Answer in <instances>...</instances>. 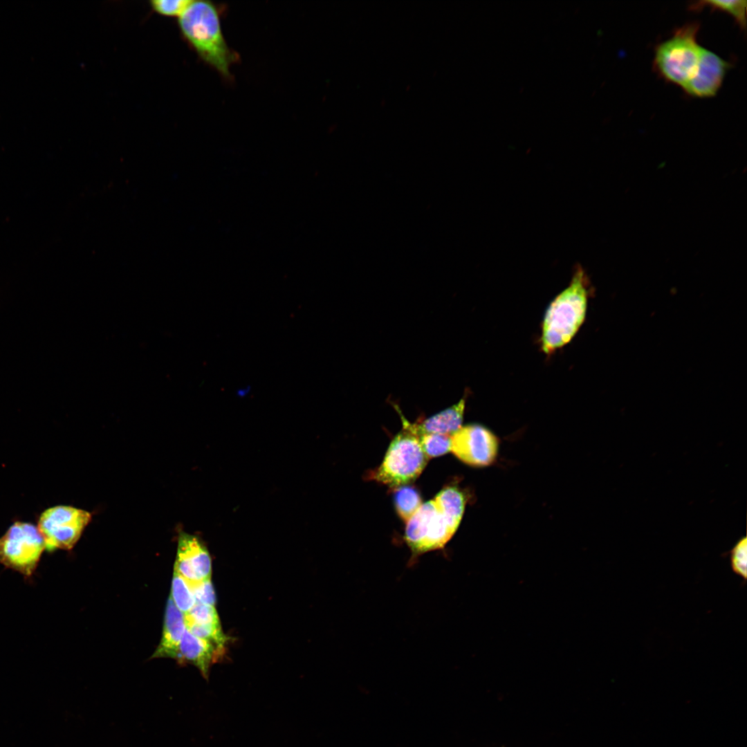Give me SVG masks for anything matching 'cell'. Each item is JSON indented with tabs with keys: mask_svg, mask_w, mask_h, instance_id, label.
Instances as JSON below:
<instances>
[{
	"mask_svg": "<svg viewBox=\"0 0 747 747\" xmlns=\"http://www.w3.org/2000/svg\"><path fill=\"white\" fill-rule=\"evenodd\" d=\"M191 0H152L149 2L152 10L167 17H179Z\"/></svg>",
	"mask_w": 747,
	"mask_h": 747,
	"instance_id": "cell-21",
	"label": "cell"
},
{
	"mask_svg": "<svg viewBox=\"0 0 747 747\" xmlns=\"http://www.w3.org/2000/svg\"><path fill=\"white\" fill-rule=\"evenodd\" d=\"M746 0L734 1H700L691 4L692 10H701L706 7L711 10L723 11L733 17L739 26L745 29L746 26Z\"/></svg>",
	"mask_w": 747,
	"mask_h": 747,
	"instance_id": "cell-16",
	"label": "cell"
},
{
	"mask_svg": "<svg viewBox=\"0 0 747 747\" xmlns=\"http://www.w3.org/2000/svg\"><path fill=\"white\" fill-rule=\"evenodd\" d=\"M450 452L474 467L491 465L497 459L499 441L487 427L479 424L462 426L450 436Z\"/></svg>",
	"mask_w": 747,
	"mask_h": 747,
	"instance_id": "cell-8",
	"label": "cell"
},
{
	"mask_svg": "<svg viewBox=\"0 0 747 747\" xmlns=\"http://www.w3.org/2000/svg\"><path fill=\"white\" fill-rule=\"evenodd\" d=\"M189 585L194 594L196 603L214 607L216 596L210 579L189 584Z\"/></svg>",
	"mask_w": 747,
	"mask_h": 747,
	"instance_id": "cell-23",
	"label": "cell"
},
{
	"mask_svg": "<svg viewBox=\"0 0 747 747\" xmlns=\"http://www.w3.org/2000/svg\"><path fill=\"white\" fill-rule=\"evenodd\" d=\"M466 402L465 395L457 403L418 423H412L403 416V427L418 437L423 434L451 436L462 427Z\"/></svg>",
	"mask_w": 747,
	"mask_h": 747,
	"instance_id": "cell-11",
	"label": "cell"
},
{
	"mask_svg": "<svg viewBox=\"0 0 747 747\" xmlns=\"http://www.w3.org/2000/svg\"><path fill=\"white\" fill-rule=\"evenodd\" d=\"M222 652L210 643L194 636L186 629L175 659L181 664L191 663L196 666L206 678L210 665L221 656Z\"/></svg>",
	"mask_w": 747,
	"mask_h": 747,
	"instance_id": "cell-12",
	"label": "cell"
},
{
	"mask_svg": "<svg viewBox=\"0 0 747 747\" xmlns=\"http://www.w3.org/2000/svg\"><path fill=\"white\" fill-rule=\"evenodd\" d=\"M428 459L418 436L403 428L391 441L382 463L369 477L391 488L408 485L421 474Z\"/></svg>",
	"mask_w": 747,
	"mask_h": 747,
	"instance_id": "cell-4",
	"label": "cell"
},
{
	"mask_svg": "<svg viewBox=\"0 0 747 747\" xmlns=\"http://www.w3.org/2000/svg\"><path fill=\"white\" fill-rule=\"evenodd\" d=\"M185 629L184 614L175 606L169 597L165 611L162 638L152 657L175 658Z\"/></svg>",
	"mask_w": 747,
	"mask_h": 747,
	"instance_id": "cell-13",
	"label": "cell"
},
{
	"mask_svg": "<svg viewBox=\"0 0 747 747\" xmlns=\"http://www.w3.org/2000/svg\"><path fill=\"white\" fill-rule=\"evenodd\" d=\"M730 564L732 570L738 575L746 579L747 565V540L741 538L730 551Z\"/></svg>",
	"mask_w": 747,
	"mask_h": 747,
	"instance_id": "cell-22",
	"label": "cell"
},
{
	"mask_svg": "<svg viewBox=\"0 0 747 747\" xmlns=\"http://www.w3.org/2000/svg\"><path fill=\"white\" fill-rule=\"evenodd\" d=\"M697 22L685 24L655 49L654 67L666 81L683 88L694 75L702 47L697 43Z\"/></svg>",
	"mask_w": 747,
	"mask_h": 747,
	"instance_id": "cell-3",
	"label": "cell"
},
{
	"mask_svg": "<svg viewBox=\"0 0 747 747\" xmlns=\"http://www.w3.org/2000/svg\"><path fill=\"white\" fill-rule=\"evenodd\" d=\"M459 524L434 499L422 504L407 522L405 531V541L412 552L411 564L423 553L443 548Z\"/></svg>",
	"mask_w": 747,
	"mask_h": 747,
	"instance_id": "cell-5",
	"label": "cell"
},
{
	"mask_svg": "<svg viewBox=\"0 0 747 747\" xmlns=\"http://www.w3.org/2000/svg\"><path fill=\"white\" fill-rule=\"evenodd\" d=\"M91 520V514L70 506H56L45 510L39 516L37 528L46 548L71 549Z\"/></svg>",
	"mask_w": 747,
	"mask_h": 747,
	"instance_id": "cell-7",
	"label": "cell"
},
{
	"mask_svg": "<svg viewBox=\"0 0 747 747\" xmlns=\"http://www.w3.org/2000/svg\"><path fill=\"white\" fill-rule=\"evenodd\" d=\"M422 449L428 459L450 452V436L441 434H423L419 436Z\"/></svg>",
	"mask_w": 747,
	"mask_h": 747,
	"instance_id": "cell-19",
	"label": "cell"
},
{
	"mask_svg": "<svg viewBox=\"0 0 747 747\" xmlns=\"http://www.w3.org/2000/svg\"><path fill=\"white\" fill-rule=\"evenodd\" d=\"M171 595L170 598L175 606L183 614L190 611L196 604L189 584L176 571L174 573Z\"/></svg>",
	"mask_w": 747,
	"mask_h": 747,
	"instance_id": "cell-17",
	"label": "cell"
},
{
	"mask_svg": "<svg viewBox=\"0 0 747 747\" xmlns=\"http://www.w3.org/2000/svg\"><path fill=\"white\" fill-rule=\"evenodd\" d=\"M434 499L448 515L461 522L465 511L466 498L459 488L455 486L445 487Z\"/></svg>",
	"mask_w": 747,
	"mask_h": 747,
	"instance_id": "cell-14",
	"label": "cell"
},
{
	"mask_svg": "<svg viewBox=\"0 0 747 747\" xmlns=\"http://www.w3.org/2000/svg\"><path fill=\"white\" fill-rule=\"evenodd\" d=\"M394 501L399 517L407 522L422 504L418 490L414 486L405 485L395 488Z\"/></svg>",
	"mask_w": 747,
	"mask_h": 747,
	"instance_id": "cell-15",
	"label": "cell"
},
{
	"mask_svg": "<svg viewBox=\"0 0 747 747\" xmlns=\"http://www.w3.org/2000/svg\"><path fill=\"white\" fill-rule=\"evenodd\" d=\"M44 549L45 542L37 526L16 522L0 537V563L29 576L37 568Z\"/></svg>",
	"mask_w": 747,
	"mask_h": 747,
	"instance_id": "cell-6",
	"label": "cell"
},
{
	"mask_svg": "<svg viewBox=\"0 0 747 747\" xmlns=\"http://www.w3.org/2000/svg\"><path fill=\"white\" fill-rule=\"evenodd\" d=\"M185 622L208 625L220 624L216 611L213 606L196 603L184 614Z\"/></svg>",
	"mask_w": 747,
	"mask_h": 747,
	"instance_id": "cell-20",
	"label": "cell"
},
{
	"mask_svg": "<svg viewBox=\"0 0 747 747\" xmlns=\"http://www.w3.org/2000/svg\"><path fill=\"white\" fill-rule=\"evenodd\" d=\"M183 38L199 57L225 77L237 55L223 37L216 6L208 1H192L178 18Z\"/></svg>",
	"mask_w": 747,
	"mask_h": 747,
	"instance_id": "cell-2",
	"label": "cell"
},
{
	"mask_svg": "<svg viewBox=\"0 0 747 747\" xmlns=\"http://www.w3.org/2000/svg\"><path fill=\"white\" fill-rule=\"evenodd\" d=\"M591 283L584 270L578 266L569 286L548 306L542 323V351L551 354L568 344L584 322Z\"/></svg>",
	"mask_w": 747,
	"mask_h": 747,
	"instance_id": "cell-1",
	"label": "cell"
},
{
	"mask_svg": "<svg viewBox=\"0 0 747 747\" xmlns=\"http://www.w3.org/2000/svg\"><path fill=\"white\" fill-rule=\"evenodd\" d=\"M250 392V387L249 386L244 387H239L237 389L236 393L239 397H244Z\"/></svg>",
	"mask_w": 747,
	"mask_h": 747,
	"instance_id": "cell-24",
	"label": "cell"
},
{
	"mask_svg": "<svg viewBox=\"0 0 747 747\" xmlns=\"http://www.w3.org/2000/svg\"><path fill=\"white\" fill-rule=\"evenodd\" d=\"M730 66L719 55L702 47L695 72L682 89L693 97H712L721 88Z\"/></svg>",
	"mask_w": 747,
	"mask_h": 747,
	"instance_id": "cell-10",
	"label": "cell"
},
{
	"mask_svg": "<svg viewBox=\"0 0 747 747\" xmlns=\"http://www.w3.org/2000/svg\"><path fill=\"white\" fill-rule=\"evenodd\" d=\"M185 626L192 634L210 643L223 652L227 638L222 632L220 624L201 625L185 622Z\"/></svg>",
	"mask_w": 747,
	"mask_h": 747,
	"instance_id": "cell-18",
	"label": "cell"
},
{
	"mask_svg": "<svg viewBox=\"0 0 747 747\" xmlns=\"http://www.w3.org/2000/svg\"><path fill=\"white\" fill-rule=\"evenodd\" d=\"M211 558L199 537L181 532L178 535L174 571L188 584L210 579Z\"/></svg>",
	"mask_w": 747,
	"mask_h": 747,
	"instance_id": "cell-9",
	"label": "cell"
}]
</instances>
